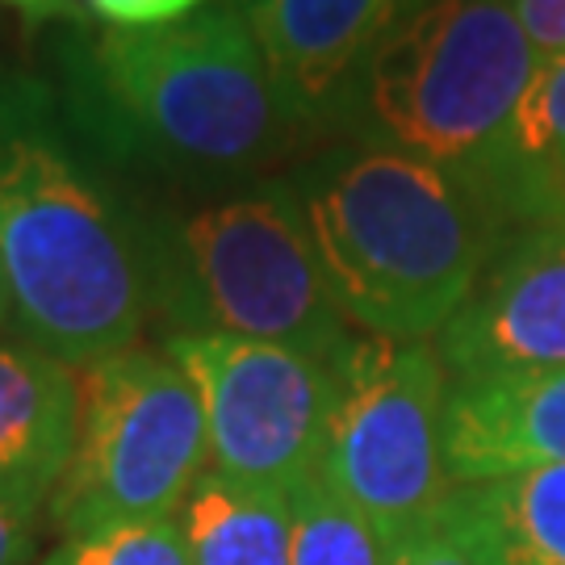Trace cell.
<instances>
[{"label": "cell", "mask_w": 565, "mask_h": 565, "mask_svg": "<svg viewBox=\"0 0 565 565\" xmlns=\"http://www.w3.org/2000/svg\"><path fill=\"white\" fill-rule=\"evenodd\" d=\"M294 189L327 289L364 335H440L503 247L507 218L473 184L394 147L335 151Z\"/></svg>", "instance_id": "obj_1"}, {"label": "cell", "mask_w": 565, "mask_h": 565, "mask_svg": "<svg viewBox=\"0 0 565 565\" xmlns=\"http://www.w3.org/2000/svg\"><path fill=\"white\" fill-rule=\"evenodd\" d=\"M0 277L13 327L72 369L135 348L156 315L147 247L51 135L0 121Z\"/></svg>", "instance_id": "obj_2"}, {"label": "cell", "mask_w": 565, "mask_h": 565, "mask_svg": "<svg viewBox=\"0 0 565 565\" xmlns=\"http://www.w3.org/2000/svg\"><path fill=\"white\" fill-rule=\"evenodd\" d=\"M536 67L511 0H424L369 60L348 118L369 142L445 168L520 218L511 118Z\"/></svg>", "instance_id": "obj_3"}, {"label": "cell", "mask_w": 565, "mask_h": 565, "mask_svg": "<svg viewBox=\"0 0 565 565\" xmlns=\"http://www.w3.org/2000/svg\"><path fill=\"white\" fill-rule=\"evenodd\" d=\"M168 335H239L340 361L348 319L331 298L294 184L214 202L147 247Z\"/></svg>", "instance_id": "obj_4"}, {"label": "cell", "mask_w": 565, "mask_h": 565, "mask_svg": "<svg viewBox=\"0 0 565 565\" xmlns=\"http://www.w3.org/2000/svg\"><path fill=\"white\" fill-rule=\"evenodd\" d=\"M93 67L126 126L177 160L243 172L298 130L235 4L151 30H105Z\"/></svg>", "instance_id": "obj_5"}, {"label": "cell", "mask_w": 565, "mask_h": 565, "mask_svg": "<svg viewBox=\"0 0 565 565\" xmlns=\"http://www.w3.org/2000/svg\"><path fill=\"white\" fill-rule=\"evenodd\" d=\"M81 373V427L46 503L55 536L177 515L210 469L205 406L168 348H121Z\"/></svg>", "instance_id": "obj_6"}, {"label": "cell", "mask_w": 565, "mask_h": 565, "mask_svg": "<svg viewBox=\"0 0 565 565\" xmlns=\"http://www.w3.org/2000/svg\"><path fill=\"white\" fill-rule=\"evenodd\" d=\"M445 403L448 369L427 340L356 335L340 356L319 473L390 545L431 524L452 490Z\"/></svg>", "instance_id": "obj_7"}, {"label": "cell", "mask_w": 565, "mask_h": 565, "mask_svg": "<svg viewBox=\"0 0 565 565\" xmlns=\"http://www.w3.org/2000/svg\"><path fill=\"white\" fill-rule=\"evenodd\" d=\"M163 348L202 394L214 473L273 490L319 473L340 361L239 335H168Z\"/></svg>", "instance_id": "obj_8"}, {"label": "cell", "mask_w": 565, "mask_h": 565, "mask_svg": "<svg viewBox=\"0 0 565 565\" xmlns=\"http://www.w3.org/2000/svg\"><path fill=\"white\" fill-rule=\"evenodd\" d=\"M436 352L457 382L565 369V223L507 239L436 335Z\"/></svg>", "instance_id": "obj_9"}, {"label": "cell", "mask_w": 565, "mask_h": 565, "mask_svg": "<svg viewBox=\"0 0 565 565\" xmlns=\"http://www.w3.org/2000/svg\"><path fill=\"white\" fill-rule=\"evenodd\" d=\"M294 126L348 118L361 72L424 0H231Z\"/></svg>", "instance_id": "obj_10"}, {"label": "cell", "mask_w": 565, "mask_h": 565, "mask_svg": "<svg viewBox=\"0 0 565 565\" xmlns=\"http://www.w3.org/2000/svg\"><path fill=\"white\" fill-rule=\"evenodd\" d=\"M445 465L452 486L565 465V369L448 385Z\"/></svg>", "instance_id": "obj_11"}, {"label": "cell", "mask_w": 565, "mask_h": 565, "mask_svg": "<svg viewBox=\"0 0 565 565\" xmlns=\"http://www.w3.org/2000/svg\"><path fill=\"white\" fill-rule=\"evenodd\" d=\"M81 427V373L30 340H0V494L46 507Z\"/></svg>", "instance_id": "obj_12"}, {"label": "cell", "mask_w": 565, "mask_h": 565, "mask_svg": "<svg viewBox=\"0 0 565 565\" xmlns=\"http://www.w3.org/2000/svg\"><path fill=\"white\" fill-rule=\"evenodd\" d=\"M436 524L482 565H565V465L452 486Z\"/></svg>", "instance_id": "obj_13"}, {"label": "cell", "mask_w": 565, "mask_h": 565, "mask_svg": "<svg viewBox=\"0 0 565 565\" xmlns=\"http://www.w3.org/2000/svg\"><path fill=\"white\" fill-rule=\"evenodd\" d=\"M189 565H289V490L205 469L177 511Z\"/></svg>", "instance_id": "obj_14"}, {"label": "cell", "mask_w": 565, "mask_h": 565, "mask_svg": "<svg viewBox=\"0 0 565 565\" xmlns=\"http://www.w3.org/2000/svg\"><path fill=\"white\" fill-rule=\"evenodd\" d=\"M520 218L565 223V55L541 60L511 118Z\"/></svg>", "instance_id": "obj_15"}, {"label": "cell", "mask_w": 565, "mask_h": 565, "mask_svg": "<svg viewBox=\"0 0 565 565\" xmlns=\"http://www.w3.org/2000/svg\"><path fill=\"white\" fill-rule=\"evenodd\" d=\"M289 565H390V541L323 473L289 490Z\"/></svg>", "instance_id": "obj_16"}, {"label": "cell", "mask_w": 565, "mask_h": 565, "mask_svg": "<svg viewBox=\"0 0 565 565\" xmlns=\"http://www.w3.org/2000/svg\"><path fill=\"white\" fill-rule=\"evenodd\" d=\"M34 565H189V553L177 515H168V520H130V524L63 536Z\"/></svg>", "instance_id": "obj_17"}, {"label": "cell", "mask_w": 565, "mask_h": 565, "mask_svg": "<svg viewBox=\"0 0 565 565\" xmlns=\"http://www.w3.org/2000/svg\"><path fill=\"white\" fill-rule=\"evenodd\" d=\"M109 30H151L198 13L205 0H84Z\"/></svg>", "instance_id": "obj_18"}, {"label": "cell", "mask_w": 565, "mask_h": 565, "mask_svg": "<svg viewBox=\"0 0 565 565\" xmlns=\"http://www.w3.org/2000/svg\"><path fill=\"white\" fill-rule=\"evenodd\" d=\"M42 515L46 507L0 494V565H34Z\"/></svg>", "instance_id": "obj_19"}, {"label": "cell", "mask_w": 565, "mask_h": 565, "mask_svg": "<svg viewBox=\"0 0 565 565\" xmlns=\"http://www.w3.org/2000/svg\"><path fill=\"white\" fill-rule=\"evenodd\" d=\"M390 565H482V562L473 553H465L445 527L431 520L427 527H419V532H411V536L390 545Z\"/></svg>", "instance_id": "obj_20"}, {"label": "cell", "mask_w": 565, "mask_h": 565, "mask_svg": "<svg viewBox=\"0 0 565 565\" xmlns=\"http://www.w3.org/2000/svg\"><path fill=\"white\" fill-rule=\"evenodd\" d=\"M511 9L541 60L565 55V0H511Z\"/></svg>", "instance_id": "obj_21"}, {"label": "cell", "mask_w": 565, "mask_h": 565, "mask_svg": "<svg viewBox=\"0 0 565 565\" xmlns=\"http://www.w3.org/2000/svg\"><path fill=\"white\" fill-rule=\"evenodd\" d=\"M9 9H18L25 21H46V18H67L76 4L72 0H0Z\"/></svg>", "instance_id": "obj_22"}, {"label": "cell", "mask_w": 565, "mask_h": 565, "mask_svg": "<svg viewBox=\"0 0 565 565\" xmlns=\"http://www.w3.org/2000/svg\"><path fill=\"white\" fill-rule=\"evenodd\" d=\"M13 323V302H9V285H4V277H0V327Z\"/></svg>", "instance_id": "obj_23"}]
</instances>
